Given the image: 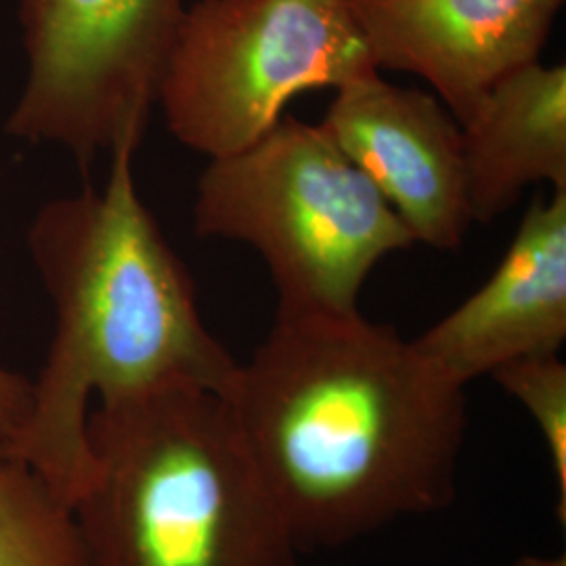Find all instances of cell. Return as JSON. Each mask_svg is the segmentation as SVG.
<instances>
[{
  "label": "cell",
  "mask_w": 566,
  "mask_h": 566,
  "mask_svg": "<svg viewBox=\"0 0 566 566\" xmlns=\"http://www.w3.org/2000/svg\"><path fill=\"white\" fill-rule=\"evenodd\" d=\"M495 382L512 395L535 420L554 470L556 514L566 521V365L558 355L526 357L497 367Z\"/></svg>",
  "instance_id": "obj_12"
},
{
  "label": "cell",
  "mask_w": 566,
  "mask_h": 566,
  "mask_svg": "<svg viewBox=\"0 0 566 566\" xmlns=\"http://www.w3.org/2000/svg\"><path fill=\"white\" fill-rule=\"evenodd\" d=\"M319 126L374 182L413 242L462 245L474 223L462 128L434 93L376 74L336 91Z\"/></svg>",
  "instance_id": "obj_7"
},
{
  "label": "cell",
  "mask_w": 566,
  "mask_h": 566,
  "mask_svg": "<svg viewBox=\"0 0 566 566\" xmlns=\"http://www.w3.org/2000/svg\"><path fill=\"white\" fill-rule=\"evenodd\" d=\"M200 238L254 248L277 315H353L374 266L413 238L319 124L283 114L256 143L210 160L198 181Z\"/></svg>",
  "instance_id": "obj_4"
},
{
  "label": "cell",
  "mask_w": 566,
  "mask_h": 566,
  "mask_svg": "<svg viewBox=\"0 0 566 566\" xmlns=\"http://www.w3.org/2000/svg\"><path fill=\"white\" fill-rule=\"evenodd\" d=\"M380 74L348 0H198L158 93L166 128L208 160L266 135L294 97Z\"/></svg>",
  "instance_id": "obj_5"
},
{
  "label": "cell",
  "mask_w": 566,
  "mask_h": 566,
  "mask_svg": "<svg viewBox=\"0 0 566 566\" xmlns=\"http://www.w3.org/2000/svg\"><path fill=\"white\" fill-rule=\"evenodd\" d=\"M32 382L0 365V443L7 441L25 418Z\"/></svg>",
  "instance_id": "obj_13"
},
{
  "label": "cell",
  "mask_w": 566,
  "mask_h": 566,
  "mask_svg": "<svg viewBox=\"0 0 566 566\" xmlns=\"http://www.w3.org/2000/svg\"><path fill=\"white\" fill-rule=\"evenodd\" d=\"M378 70L416 74L458 124L510 72L542 60L565 0H348Z\"/></svg>",
  "instance_id": "obj_8"
},
{
  "label": "cell",
  "mask_w": 566,
  "mask_h": 566,
  "mask_svg": "<svg viewBox=\"0 0 566 566\" xmlns=\"http://www.w3.org/2000/svg\"><path fill=\"white\" fill-rule=\"evenodd\" d=\"M472 219L504 214L528 185L566 189V65L533 61L495 82L460 124Z\"/></svg>",
  "instance_id": "obj_10"
},
{
  "label": "cell",
  "mask_w": 566,
  "mask_h": 566,
  "mask_svg": "<svg viewBox=\"0 0 566 566\" xmlns=\"http://www.w3.org/2000/svg\"><path fill=\"white\" fill-rule=\"evenodd\" d=\"M0 566H93L74 507L2 447Z\"/></svg>",
  "instance_id": "obj_11"
},
{
  "label": "cell",
  "mask_w": 566,
  "mask_h": 566,
  "mask_svg": "<svg viewBox=\"0 0 566 566\" xmlns=\"http://www.w3.org/2000/svg\"><path fill=\"white\" fill-rule=\"evenodd\" d=\"M464 388L361 313L275 315L224 399L306 552L453 502Z\"/></svg>",
  "instance_id": "obj_1"
},
{
  "label": "cell",
  "mask_w": 566,
  "mask_h": 566,
  "mask_svg": "<svg viewBox=\"0 0 566 566\" xmlns=\"http://www.w3.org/2000/svg\"><path fill=\"white\" fill-rule=\"evenodd\" d=\"M566 340V189L526 210L502 263L413 344L465 386L502 365L558 355Z\"/></svg>",
  "instance_id": "obj_9"
},
{
  "label": "cell",
  "mask_w": 566,
  "mask_h": 566,
  "mask_svg": "<svg viewBox=\"0 0 566 566\" xmlns=\"http://www.w3.org/2000/svg\"><path fill=\"white\" fill-rule=\"evenodd\" d=\"M512 566H566V556H523Z\"/></svg>",
  "instance_id": "obj_14"
},
{
  "label": "cell",
  "mask_w": 566,
  "mask_h": 566,
  "mask_svg": "<svg viewBox=\"0 0 566 566\" xmlns=\"http://www.w3.org/2000/svg\"><path fill=\"white\" fill-rule=\"evenodd\" d=\"M130 145L99 189L44 203L28 250L55 308V334L18 430L0 447L74 507L93 468L91 401L166 386L227 397L240 364L206 327L196 285L143 203Z\"/></svg>",
  "instance_id": "obj_2"
},
{
  "label": "cell",
  "mask_w": 566,
  "mask_h": 566,
  "mask_svg": "<svg viewBox=\"0 0 566 566\" xmlns=\"http://www.w3.org/2000/svg\"><path fill=\"white\" fill-rule=\"evenodd\" d=\"M88 446L74 514L93 566H296L223 395L166 386L99 403Z\"/></svg>",
  "instance_id": "obj_3"
},
{
  "label": "cell",
  "mask_w": 566,
  "mask_h": 566,
  "mask_svg": "<svg viewBox=\"0 0 566 566\" xmlns=\"http://www.w3.org/2000/svg\"><path fill=\"white\" fill-rule=\"evenodd\" d=\"M185 11L182 0H20L25 81L4 133L81 166L139 149Z\"/></svg>",
  "instance_id": "obj_6"
}]
</instances>
